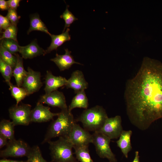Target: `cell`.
Segmentation results:
<instances>
[{"label": "cell", "mask_w": 162, "mask_h": 162, "mask_svg": "<svg viewBox=\"0 0 162 162\" xmlns=\"http://www.w3.org/2000/svg\"><path fill=\"white\" fill-rule=\"evenodd\" d=\"M42 86L40 73L28 67L27 74L23 80L22 87L27 91L29 95L38 91Z\"/></svg>", "instance_id": "cell-10"}, {"label": "cell", "mask_w": 162, "mask_h": 162, "mask_svg": "<svg viewBox=\"0 0 162 162\" xmlns=\"http://www.w3.org/2000/svg\"><path fill=\"white\" fill-rule=\"evenodd\" d=\"M0 56V58L10 65L14 69L16 63V57L5 49L1 44Z\"/></svg>", "instance_id": "cell-26"}, {"label": "cell", "mask_w": 162, "mask_h": 162, "mask_svg": "<svg viewBox=\"0 0 162 162\" xmlns=\"http://www.w3.org/2000/svg\"><path fill=\"white\" fill-rule=\"evenodd\" d=\"M38 101L53 107H58L61 110L68 109L64 94L58 90L41 96Z\"/></svg>", "instance_id": "cell-12"}, {"label": "cell", "mask_w": 162, "mask_h": 162, "mask_svg": "<svg viewBox=\"0 0 162 162\" xmlns=\"http://www.w3.org/2000/svg\"><path fill=\"white\" fill-rule=\"evenodd\" d=\"M31 106L21 103L14 104L8 109L10 118L15 126L17 125H28L31 122Z\"/></svg>", "instance_id": "cell-6"}, {"label": "cell", "mask_w": 162, "mask_h": 162, "mask_svg": "<svg viewBox=\"0 0 162 162\" xmlns=\"http://www.w3.org/2000/svg\"><path fill=\"white\" fill-rule=\"evenodd\" d=\"M17 58L16 66L13 69V76L15 78L16 86L21 87L23 80L27 74L24 68L23 60L22 57L18 54L14 55Z\"/></svg>", "instance_id": "cell-19"}, {"label": "cell", "mask_w": 162, "mask_h": 162, "mask_svg": "<svg viewBox=\"0 0 162 162\" xmlns=\"http://www.w3.org/2000/svg\"><path fill=\"white\" fill-rule=\"evenodd\" d=\"M67 138L73 147L89 146L92 142V134L76 123Z\"/></svg>", "instance_id": "cell-8"}, {"label": "cell", "mask_w": 162, "mask_h": 162, "mask_svg": "<svg viewBox=\"0 0 162 162\" xmlns=\"http://www.w3.org/2000/svg\"><path fill=\"white\" fill-rule=\"evenodd\" d=\"M76 94L68 107V110L71 112L72 110L76 108L87 109L88 106V99L85 91L78 92Z\"/></svg>", "instance_id": "cell-20"}, {"label": "cell", "mask_w": 162, "mask_h": 162, "mask_svg": "<svg viewBox=\"0 0 162 162\" xmlns=\"http://www.w3.org/2000/svg\"><path fill=\"white\" fill-rule=\"evenodd\" d=\"M30 24L29 28L27 31L28 34L33 31L42 32L49 35L51 34L46 25L41 20L37 14H34L30 16Z\"/></svg>", "instance_id": "cell-21"}, {"label": "cell", "mask_w": 162, "mask_h": 162, "mask_svg": "<svg viewBox=\"0 0 162 162\" xmlns=\"http://www.w3.org/2000/svg\"><path fill=\"white\" fill-rule=\"evenodd\" d=\"M75 157L79 162H94L89 153L88 146L74 147Z\"/></svg>", "instance_id": "cell-23"}, {"label": "cell", "mask_w": 162, "mask_h": 162, "mask_svg": "<svg viewBox=\"0 0 162 162\" xmlns=\"http://www.w3.org/2000/svg\"><path fill=\"white\" fill-rule=\"evenodd\" d=\"M27 158V162H48L43 157L40 148L38 146H34L32 148L31 152Z\"/></svg>", "instance_id": "cell-27"}, {"label": "cell", "mask_w": 162, "mask_h": 162, "mask_svg": "<svg viewBox=\"0 0 162 162\" xmlns=\"http://www.w3.org/2000/svg\"><path fill=\"white\" fill-rule=\"evenodd\" d=\"M11 96L16 102V104L18 105L22 100L29 95L27 91L22 87H19L14 85L11 83L9 85Z\"/></svg>", "instance_id": "cell-24"}, {"label": "cell", "mask_w": 162, "mask_h": 162, "mask_svg": "<svg viewBox=\"0 0 162 162\" xmlns=\"http://www.w3.org/2000/svg\"><path fill=\"white\" fill-rule=\"evenodd\" d=\"M57 117L49 125L42 144L47 142L56 137H68L76 123L73 115L68 109L61 110Z\"/></svg>", "instance_id": "cell-2"}, {"label": "cell", "mask_w": 162, "mask_h": 162, "mask_svg": "<svg viewBox=\"0 0 162 162\" xmlns=\"http://www.w3.org/2000/svg\"><path fill=\"white\" fill-rule=\"evenodd\" d=\"M8 139L2 135L0 134V148L4 146H6L8 144Z\"/></svg>", "instance_id": "cell-35"}, {"label": "cell", "mask_w": 162, "mask_h": 162, "mask_svg": "<svg viewBox=\"0 0 162 162\" xmlns=\"http://www.w3.org/2000/svg\"><path fill=\"white\" fill-rule=\"evenodd\" d=\"M132 132L131 130H123L118 140L116 142L117 146L120 149L124 157L127 158L128 153L131 150L132 147L130 138Z\"/></svg>", "instance_id": "cell-18"}, {"label": "cell", "mask_w": 162, "mask_h": 162, "mask_svg": "<svg viewBox=\"0 0 162 162\" xmlns=\"http://www.w3.org/2000/svg\"><path fill=\"white\" fill-rule=\"evenodd\" d=\"M69 5H67L65 11L60 16V18L63 19L65 22L64 26L62 32H64L66 29L68 28L74 21L78 20L77 18L69 10Z\"/></svg>", "instance_id": "cell-29"}, {"label": "cell", "mask_w": 162, "mask_h": 162, "mask_svg": "<svg viewBox=\"0 0 162 162\" xmlns=\"http://www.w3.org/2000/svg\"><path fill=\"white\" fill-rule=\"evenodd\" d=\"M1 45L6 50L14 55L19 52V46L18 41L10 39H4L1 40Z\"/></svg>", "instance_id": "cell-28"}, {"label": "cell", "mask_w": 162, "mask_h": 162, "mask_svg": "<svg viewBox=\"0 0 162 162\" xmlns=\"http://www.w3.org/2000/svg\"><path fill=\"white\" fill-rule=\"evenodd\" d=\"M67 81V80L65 77L54 76L51 72L47 70L45 77V94H49L58 90L60 87L65 86Z\"/></svg>", "instance_id": "cell-14"}, {"label": "cell", "mask_w": 162, "mask_h": 162, "mask_svg": "<svg viewBox=\"0 0 162 162\" xmlns=\"http://www.w3.org/2000/svg\"><path fill=\"white\" fill-rule=\"evenodd\" d=\"M0 162H27V161L23 160H14L7 159L5 158H3V159L0 160Z\"/></svg>", "instance_id": "cell-36"}, {"label": "cell", "mask_w": 162, "mask_h": 162, "mask_svg": "<svg viewBox=\"0 0 162 162\" xmlns=\"http://www.w3.org/2000/svg\"><path fill=\"white\" fill-rule=\"evenodd\" d=\"M8 19L6 17L0 15V32H2V30H4L11 24Z\"/></svg>", "instance_id": "cell-32"}, {"label": "cell", "mask_w": 162, "mask_h": 162, "mask_svg": "<svg viewBox=\"0 0 162 162\" xmlns=\"http://www.w3.org/2000/svg\"><path fill=\"white\" fill-rule=\"evenodd\" d=\"M17 32L18 28L16 26L11 24L8 28L2 32L0 40H2L4 39H10L18 41L17 39Z\"/></svg>", "instance_id": "cell-30"}, {"label": "cell", "mask_w": 162, "mask_h": 162, "mask_svg": "<svg viewBox=\"0 0 162 162\" xmlns=\"http://www.w3.org/2000/svg\"><path fill=\"white\" fill-rule=\"evenodd\" d=\"M126 112L131 123L142 130L162 118V63L148 57L124 92Z\"/></svg>", "instance_id": "cell-1"}, {"label": "cell", "mask_w": 162, "mask_h": 162, "mask_svg": "<svg viewBox=\"0 0 162 162\" xmlns=\"http://www.w3.org/2000/svg\"><path fill=\"white\" fill-rule=\"evenodd\" d=\"M69 28H67L64 32L59 34L54 35L51 34L50 36L51 38V42L50 46L45 50L46 54L52 51L56 50L65 42L70 40L69 34Z\"/></svg>", "instance_id": "cell-17"}, {"label": "cell", "mask_w": 162, "mask_h": 162, "mask_svg": "<svg viewBox=\"0 0 162 162\" xmlns=\"http://www.w3.org/2000/svg\"><path fill=\"white\" fill-rule=\"evenodd\" d=\"M65 53L62 55L56 53V57L50 59V60L55 63L60 71L69 69L74 64L83 65L76 62L73 56L71 55V51L67 49H64Z\"/></svg>", "instance_id": "cell-15"}, {"label": "cell", "mask_w": 162, "mask_h": 162, "mask_svg": "<svg viewBox=\"0 0 162 162\" xmlns=\"http://www.w3.org/2000/svg\"><path fill=\"white\" fill-rule=\"evenodd\" d=\"M12 24L16 26L20 16L18 15L16 10L9 9L6 16Z\"/></svg>", "instance_id": "cell-31"}, {"label": "cell", "mask_w": 162, "mask_h": 162, "mask_svg": "<svg viewBox=\"0 0 162 162\" xmlns=\"http://www.w3.org/2000/svg\"><path fill=\"white\" fill-rule=\"evenodd\" d=\"M65 86L67 88L74 90L75 93L84 91L88 87V83L85 80L82 72L80 70H75L72 73L67 80Z\"/></svg>", "instance_id": "cell-13"}, {"label": "cell", "mask_w": 162, "mask_h": 162, "mask_svg": "<svg viewBox=\"0 0 162 162\" xmlns=\"http://www.w3.org/2000/svg\"><path fill=\"white\" fill-rule=\"evenodd\" d=\"M123 130L121 117L118 115L114 117H108L98 132L112 140L119 138Z\"/></svg>", "instance_id": "cell-9"}, {"label": "cell", "mask_w": 162, "mask_h": 162, "mask_svg": "<svg viewBox=\"0 0 162 162\" xmlns=\"http://www.w3.org/2000/svg\"><path fill=\"white\" fill-rule=\"evenodd\" d=\"M0 9L2 10H9V8L7 1L4 0H0Z\"/></svg>", "instance_id": "cell-34"}, {"label": "cell", "mask_w": 162, "mask_h": 162, "mask_svg": "<svg viewBox=\"0 0 162 162\" xmlns=\"http://www.w3.org/2000/svg\"><path fill=\"white\" fill-rule=\"evenodd\" d=\"M13 68L0 58V72L5 81L9 85L13 76Z\"/></svg>", "instance_id": "cell-25"}, {"label": "cell", "mask_w": 162, "mask_h": 162, "mask_svg": "<svg viewBox=\"0 0 162 162\" xmlns=\"http://www.w3.org/2000/svg\"><path fill=\"white\" fill-rule=\"evenodd\" d=\"M105 110L101 106L96 105L85 109L75 120L82 123L84 128L88 131H99L108 118Z\"/></svg>", "instance_id": "cell-3"}, {"label": "cell", "mask_w": 162, "mask_h": 162, "mask_svg": "<svg viewBox=\"0 0 162 162\" xmlns=\"http://www.w3.org/2000/svg\"><path fill=\"white\" fill-rule=\"evenodd\" d=\"M135 153L134 158L132 162H140L139 152L136 151Z\"/></svg>", "instance_id": "cell-37"}, {"label": "cell", "mask_w": 162, "mask_h": 162, "mask_svg": "<svg viewBox=\"0 0 162 162\" xmlns=\"http://www.w3.org/2000/svg\"><path fill=\"white\" fill-rule=\"evenodd\" d=\"M12 122L9 120L3 119L0 122V134L8 140H11L14 137V126Z\"/></svg>", "instance_id": "cell-22"}, {"label": "cell", "mask_w": 162, "mask_h": 162, "mask_svg": "<svg viewBox=\"0 0 162 162\" xmlns=\"http://www.w3.org/2000/svg\"><path fill=\"white\" fill-rule=\"evenodd\" d=\"M6 146L0 152V157L3 158L9 157H27L32 149L27 143L20 139L8 141Z\"/></svg>", "instance_id": "cell-7"}, {"label": "cell", "mask_w": 162, "mask_h": 162, "mask_svg": "<svg viewBox=\"0 0 162 162\" xmlns=\"http://www.w3.org/2000/svg\"><path fill=\"white\" fill-rule=\"evenodd\" d=\"M19 52L25 59H32L37 56L46 54L45 50L40 47L35 40L25 46H19Z\"/></svg>", "instance_id": "cell-16"}, {"label": "cell", "mask_w": 162, "mask_h": 162, "mask_svg": "<svg viewBox=\"0 0 162 162\" xmlns=\"http://www.w3.org/2000/svg\"><path fill=\"white\" fill-rule=\"evenodd\" d=\"M7 1L9 9L16 10L19 6L20 0H9Z\"/></svg>", "instance_id": "cell-33"}, {"label": "cell", "mask_w": 162, "mask_h": 162, "mask_svg": "<svg viewBox=\"0 0 162 162\" xmlns=\"http://www.w3.org/2000/svg\"><path fill=\"white\" fill-rule=\"evenodd\" d=\"M47 143L52 162H79L74 155L73 146L67 137H59L56 141Z\"/></svg>", "instance_id": "cell-4"}, {"label": "cell", "mask_w": 162, "mask_h": 162, "mask_svg": "<svg viewBox=\"0 0 162 162\" xmlns=\"http://www.w3.org/2000/svg\"><path fill=\"white\" fill-rule=\"evenodd\" d=\"M50 109L49 107L44 106L38 101L31 110V122H46L52 119L54 117L58 116L59 113H53Z\"/></svg>", "instance_id": "cell-11"}, {"label": "cell", "mask_w": 162, "mask_h": 162, "mask_svg": "<svg viewBox=\"0 0 162 162\" xmlns=\"http://www.w3.org/2000/svg\"><path fill=\"white\" fill-rule=\"evenodd\" d=\"M93 143L97 154L101 158H106L109 162H117L115 154L110 146L111 139L101 133L96 131L92 134Z\"/></svg>", "instance_id": "cell-5"}]
</instances>
